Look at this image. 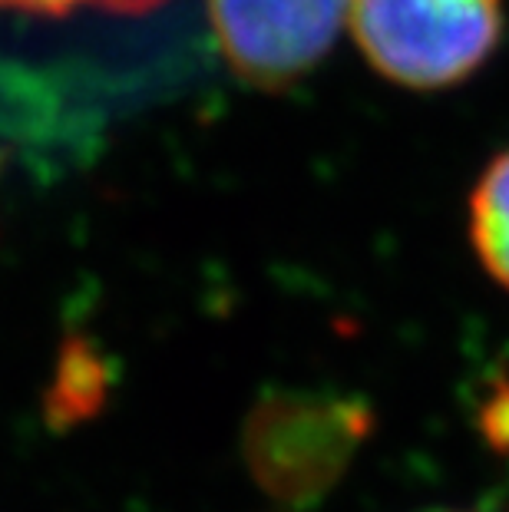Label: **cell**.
Wrapping results in <instances>:
<instances>
[{
	"label": "cell",
	"instance_id": "obj_1",
	"mask_svg": "<svg viewBox=\"0 0 509 512\" xmlns=\"http://www.w3.org/2000/svg\"><path fill=\"white\" fill-rule=\"evenodd\" d=\"M351 34L371 67L407 90H447L503 40V0H351Z\"/></svg>",
	"mask_w": 509,
	"mask_h": 512
},
{
	"label": "cell",
	"instance_id": "obj_2",
	"mask_svg": "<svg viewBox=\"0 0 509 512\" xmlns=\"http://www.w3.org/2000/svg\"><path fill=\"white\" fill-rule=\"evenodd\" d=\"M371 433L364 400L314 390L268 394L245 423V460L258 486L281 506L321 499Z\"/></svg>",
	"mask_w": 509,
	"mask_h": 512
},
{
	"label": "cell",
	"instance_id": "obj_3",
	"mask_svg": "<svg viewBox=\"0 0 509 512\" xmlns=\"http://www.w3.org/2000/svg\"><path fill=\"white\" fill-rule=\"evenodd\" d=\"M351 0H209L219 53L238 80L281 90L328 57Z\"/></svg>",
	"mask_w": 509,
	"mask_h": 512
},
{
	"label": "cell",
	"instance_id": "obj_4",
	"mask_svg": "<svg viewBox=\"0 0 509 512\" xmlns=\"http://www.w3.org/2000/svg\"><path fill=\"white\" fill-rule=\"evenodd\" d=\"M470 242L486 275L509 291V149L480 172L470 192Z\"/></svg>",
	"mask_w": 509,
	"mask_h": 512
},
{
	"label": "cell",
	"instance_id": "obj_5",
	"mask_svg": "<svg viewBox=\"0 0 509 512\" xmlns=\"http://www.w3.org/2000/svg\"><path fill=\"white\" fill-rule=\"evenodd\" d=\"M162 4L166 0H0V10H17V14L37 17H67L83 7L106 10V14H149V10Z\"/></svg>",
	"mask_w": 509,
	"mask_h": 512
},
{
	"label": "cell",
	"instance_id": "obj_6",
	"mask_svg": "<svg viewBox=\"0 0 509 512\" xmlns=\"http://www.w3.org/2000/svg\"><path fill=\"white\" fill-rule=\"evenodd\" d=\"M483 427L500 450H509V387L493 390L490 403L483 407Z\"/></svg>",
	"mask_w": 509,
	"mask_h": 512
}]
</instances>
